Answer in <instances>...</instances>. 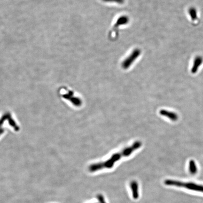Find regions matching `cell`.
I'll list each match as a JSON object with an SVG mask.
<instances>
[{
  "label": "cell",
  "mask_w": 203,
  "mask_h": 203,
  "mask_svg": "<svg viewBox=\"0 0 203 203\" xmlns=\"http://www.w3.org/2000/svg\"></svg>",
  "instance_id": "obj_9"
},
{
  "label": "cell",
  "mask_w": 203,
  "mask_h": 203,
  "mask_svg": "<svg viewBox=\"0 0 203 203\" xmlns=\"http://www.w3.org/2000/svg\"><path fill=\"white\" fill-rule=\"evenodd\" d=\"M142 145V142L140 141L135 142L130 147L126 148L121 152L115 153L111 156L110 159L104 162L96 163L91 165L89 167V170L91 172H94L96 171L101 170L103 168H111L114 166V163L121 159L123 157H127L131 155L135 150L139 149Z\"/></svg>",
  "instance_id": "obj_1"
},
{
  "label": "cell",
  "mask_w": 203,
  "mask_h": 203,
  "mask_svg": "<svg viewBox=\"0 0 203 203\" xmlns=\"http://www.w3.org/2000/svg\"><path fill=\"white\" fill-rule=\"evenodd\" d=\"M130 186L132 190L133 197L134 199H137L139 197L138 183L135 181H133L130 182Z\"/></svg>",
  "instance_id": "obj_5"
},
{
  "label": "cell",
  "mask_w": 203,
  "mask_h": 203,
  "mask_svg": "<svg viewBox=\"0 0 203 203\" xmlns=\"http://www.w3.org/2000/svg\"><path fill=\"white\" fill-rule=\"evenodd\" d=\"M160 115L167 117L172 121H176L178 120V116L175 112L168 111L165 110H161L159 111Z\"/></svg>",
  "instance_id": "obj_4"
},
{
  "label": "cell",
  "mask_w": 203,
  "mask_h": 203,
  "mask_svg": "<svg viewBox=\"0 0 203 203\" xmlns=\"http://www.w3.org/2000/svg\"><path fill=\"white\" fill-rule=\"evenodd\" d=\"M97 198L98 199V201L100 202V203H106V202L105 201V199H104L103 197V195H101V194H99V195H97Z\"/></svg>",
  "instance_id": "obj_7"
},
{
  "label": "cell",
  "mask_w": 203,
  "mask_h": 203,
  "mask_svg": "<svg viewBox=\"0 0 203 203\" xmlns=\"http://www.w3.org/2000/svg\"><path fill=\"white\" fill-rule=\"evenodd\" d=\"M105 2H116L117 3H121L123 2L124 0H103Z\"/></svg>",
  "instance_id": "obj_8"
},
{
  "label": "cell",
  "mask_w": 203,
  "mask_h": 203,
  "mask_svg": "<svg viewBox=\"0 0 203 203\" xmlns=\"http://www.w3.org/2000/svg\"><path fill=\"white\" fill-rule=\"evenodd\" d=\"M165 184L168 186H175L177 187H185L191 190L195 191H201L203 192V186L197 185L195 183L189 182V183H185L181 182L171 180H166L165 181Z\"/></svg>",
  "instance_id": "obj_2"
},
{
  "label": "cell",
  "mask_w": 203,
  "mask_h": 203,
  "mask_svg": "<svg viewBox=\"0 0 203 203\" xmlns=\"http://www.w3.org/2000/svg\"><path fill=\"white\" fill-rule=\"evenodd\" d=\"M140 54V50L136 49L135 50L132 54H131L129 57H127L125 61H124L122 64V67L124 69H127L131 65V64L133 63L135 60L137 58Z\"/></svg>",
  "instance_id": "obj_3"
},
{
  "label": "cell",
  "mask_w": 203,
  "mask_h": 203,
  "mask_svg": "<svg viewBox=\"0 0 203 203\" xmlns=\"http://www.w3.org/2000/svg\"><path fill=\"white\" fill-rule=\"evenodd\" d=\"M189 171L190 174H195L197 172V167L195 161L193 160H190L189 163Z\"/></svg>",
  "instance_id": "obj_6"
}]
</instances>
